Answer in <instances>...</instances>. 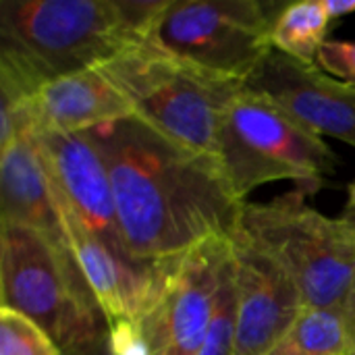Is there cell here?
<instances>
[{
	"label": "cell",
	"mask_w": 355,
	"mask_h": 355,
	"mask_svg": "<svg viewBox=\"0 0 355 355\" xmlns=\"http://www.w3.org/2000/svg\"><path fill=\"white\" fill-rule=\"evenodd\" d=\"M100 146L129 258L164 264L239 231L243 200L229 185L216 156L160 135L135 116L89 131Z\"/></svg>",
	"instance_id": "cell-1"
},
{
	"label": "cell",
	"mask_w": 355,
	"mask_h": 355,
	"mask_svg": "<svg viewBox=\"0 0 355 355\" xmlns=\"http://www.w3.org/2000/svg\"><path fill=\"white\" fill-rule=\"evenodd\" d=\"M141 42L119 0L0 2V64L19 73L35 89L98 69Z\"/></svg>",
	"instance_id": "cell-2"
},
{
	"label": "cell",
	"mask_w": 355,
	"mask_h": 355,
	"mask_svg": "<svg viewBox=\"0 0 355 355\" xmlns=\"http://www.w3.org/2000/svg\"><path fill=\"white\" fill-rule=\"evenodd\" d=\"M129 102L133 116L200 154L216 156L223 116L241 81L200 69L154 42L133 44L100 67Z\"/></svg>",
	"instance_id": "cell-3"
},
{
	"label": "cell",
	"mask_w": 355,
	"mask_h": 355,
	"mask_svg": "<svg viewBox=\"0 0 355 355\" xmlns=\"http://www.w3.org/2000/svg\"><path fill=\"white\" fill-rule=\"evenodd\" d=\"M308 189L245 202L239 231L295 281L306 306L355 312V237L306 204Z\"/></svg>",
	"instance_id": "cell-4"
},
{
	"label": "cell",
	"mask_w": 355,
	"mask_h": 355,
	"mask_svg": "<svg viewBox=\"0 0 355 355\" xmlns=\"http://www.w3.org/2000/svg\"><path fill=\"white\" fill-rule=\"evenodd\" d=\"M216 158L243 202L254 189L275 181H295L314 191L339 168V156L324 137L245 87L223 116Z\"/></svg>",
	"instance_id": "cell-5"
},
{
	"label": "cell",
	"mask_w": 355,
	"mask_h": 355,
	"mask_svg": "<svg viewBox=\"0 0 355 355\" xmlns=\"http://www.w3.org/2000/svg\"><path fill=\"white\" fill-rule=\"evenodd\" d=\"M0 289L2 308L31 318L60 349L108 327L71 248L37 231L0 225Z\"/></svg>",
	"instance_id": "cell-6"
},
{
	"label": "cell",
	"mask_w": 355,
	"mask_h": 355,
	"mask_svg": "<svg viewBox=\"0 0 355 355\" xmlns=\"http://www.w3.org/2000/svg\"><path fill=\"white\" fill-rule=\"evenodd\" d=\"M281 8L262 0H168L150 42L200 69L245 83L272 52L270 27Z\"/></svg>",
	"instance_id": "cell-7"
},
{
	"label": "cell",
	"mask_w": 355,
	"mask_h": 355,
	"mask_svg": "<svg viewBox=\"0 0 355 355\" xmlns=\"http://www.w3.org/2000/svg\"><path fill=\"white\" fill-rule=\"evenodd\" d=\"M231 262V239H212L162 264L158 300L139 322L154 355H198Z\"/></svg>",
	"instance_id": "cell-8"
},
{
	"label": "cell",
	"mask_w": 355,
	"mask_h": 355,
	"mask_svg": "<svg viewBox=\"0 0 355 355\" xmlns=\"http://www.w3.org/2000/svg\"><path fill=\"white\" fill-rule=\"evenodd\" d=\"M46 164L56 196L75 212L85 229L114 254L133 262L123 245L108 166L94 135L31 131L27 133ZM137 264V262H135Z\"/></svg>",
	"instance_id": "cell-9"
},
{
	"label": "cell",
	"mask_w": 355,
	"mask_h": 355,
	"mask_svg": "<svg viewBox=\"0 0 355 355\" xmlns=\"http://www.w3.org/2000/svg\"><path fill=\"white\" fill-rule=\"evenodd\" d=\"M235 347L233 355H268L302 312L295 281L266 252L235 233Z\"/></svg>",
	"instance_id": "cell-10"
},
{
	"label": "cell",
	"mask_w": 355,
	"mask_h": 355,
	"mask_svg": "<svg viewBox=\"0 0 355 355\" xmlns=\"http://www.w3.org/2000/svg\"><path fill=\"white\" fill-rule=\"evenodd\" d=\"M310 131L355 148V87L272 50L243 83Z\"/></svg>",
	"instance_id": "cell-11"
},
{
	"label": "cell",
	"mask_w": 355,
	"mask_h": 355,
	"mask_svg": "<svg viewBox=\"0 0 355 355\" xmlns=\"http://www.w3.org/2000/svg\"><path fill=\"white\" fill-rule=\"evenodd\" d=\"M54 198L71 254L81 268L106 318V324L116 320L141 322L158 300L162 285V264L144 266L121 258L85 229V225L56 196V191Z\"/></svg>",
	"instance_id": "cell-12"
},
{
	"label": "cell",
	"mask_w": 355,
	"mask_h": 355,
	"mask_svg": "<svg viewBox=\"0 0 355 355\" xmlns=\"http://www.w3.org/2000/svg\"><path fill=\"white\" fill-rule=\"evenodd\" d=\"M133 116L129 102L98 69H87L40 87L29 106L31 131L87 133Z\"/></svg>",
	"instance_id": "cell-13"
},
{
	"label": "cell",
	"mask_w": 355,
	"mask_h": 355,
	"mask_svg": "<svg viewBox=\"0 0 355 355\" xmlns=\"http://www.w3.org/2000/svg\"><path fill=\"white\" fill-rule=\"evenodd\" d=\"M0 225L25 227L69 245L46 164L29 135L0 148Z\"/></svg>",
	"instance_id": "cell-14"
},
{
	"label": "cell",
	"mask_w": 355,
	"mask_h": 355,
	"mask_svg": "<svg viewBox=\"0 0 355 355\" xmlns=\"http://www.w3.org/2000/svg\"><path fill=\"white\" fill-rule=\"evenodd\" d=\"M355 345V312L304 306L268 355H349Z\"/></svg>",
	"instance_id": "cell-15"
},
{
	"label": "cell",
	"mask_w": 355,
	"mask_h": 355,
	"mask_svg": "<svg viewBox=\"0 0 355 355\" xmlns=\"http://www.w3.org/2000/svg\"><path fill=\"white\" fill-rule=\"evenodd\" d=\"M331 19L322 0L287 2L270 27V46L304 64H316L318 52L327 42Z\"/></svg>",
	"instance_id": "cell-16"
},
{
	"label": "cell",
	"mask_w": 355,
	"mask_h": 355,
	"mask_svg": "<svg viewBox=\"0 0 355 355\" xmlns=\"http://www.w3.org/2000/svg\"><path fill=\"white\" fill-rule=\"evenodd\" d=\"M0 355H62V349L25 314L0 308Z\"/></svg>",
	"instance_id": "cell-17"
},
{
	"label": "cell",
	"mask_w": 355,
	"mask_h": 355,
	"mask_svg": "<svg viewBox=\"0 0 355 355\" xmlns=\"http://www.w3.org/2000/svg\"><path fill=\"white\" fill-rule=\"evenodd\" d=\"M316 67L327 75L355 87V42L327 40L318 52Z\"/></svg>",
	"instance_id": "cell-18"
},
{
	"label": "cell",
	"mask_w": 355,
	"mask_h": 355,
	"mask_svg": "<svg viewBox=\"0 0 355 355\" xmlns=\"http://www.w3.org/2000/svg\"><path fill=\"white\" fill-rule=\"evenodd\" d=\"M108 341L114 355H154L141 324L135 320H116L108 324Z\"/></svg>",
	"instance_id": "cell-19"
},
{
	"label": "cell",
	"mask_w": 355,
	"mask_h": 355,
	"mask_svg": "<svg viewBox=\"0 0 355 355\" xmlns=\"http://www.w3.org/2000/svg\"><path fill=\"white\" fill-rule=\"evenodd\" d=\"M62 355H114L110 341H108V327L83 341H77L75 345L62 349Z\"/></svg>",
	"instance_id": "cell-20"
},
{
	"label": "cell",
	"mask_w": 355,
	"mask_h": 355,
	"mask_svg": "<svg viewBox=\"0 0 355 355\" xmlns=\"http://www.w3.org/2000/svg\"><path fill=\"white\" fill-rule=\"evenodd\" d=\"M322 4L331 21L349 17L355 12V0H322Z\"/></svg>",
	"instance_id": "cell-21"
},
{
	"label": "cell",
	"mask_w": 355,
	"mask_h": 355,
	"mask_svg": "<svg viewBox=\"0 0 355 355\" xmlns=\"http://www.w3.org/2000/svg\"><path fill=\"white\" fill-rule=\"evenodd\" d=\"M339 220L347 227V231L355 237V181L347 189V204H345V210H343Z\"/></svg>",
	"instance_id": "cell-22"
},
{
	"label": "cell",
	"mask_w": 355,
	"mask_h": 355,
	"mask_svg": "<svg viewBox=\"0 0 355 355\" xmlns=\"http://www.w3.org/2000/svg\"><path fill=\"white\" fill-rule=\"evenodd\" d=\"M156 355H181V354H156Z\"/></svg>",
	"instance_id": "cell-23"
},
{
	"label": "cell",
	"mask_w": 355,
	"mask_h": 355,
	"mask_svg": "<svg viewBox=\"0 0 355 355\" xmlns=\"http://www.w3.org/2000/svg\"><path fill=\"white\" fill-rule=\"evenodd\" d=\"M349 355H355V345H354V349H352V354H349Z\"/></svg>",
	"instance_id": "cell-24"
}]
</instances>
